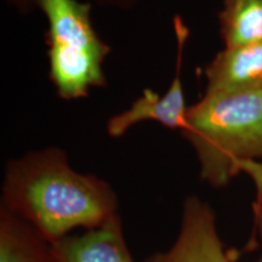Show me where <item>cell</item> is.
<instances>
[{
    "label": "cell",
    "mask_w": 262,
    "mask_h": 262,
    "mask_svg": "<svg viewBox=\"0 0 262 262\" xmlns=\"http://www.w3.org/2000/svg\"><path fill=\"white\" fill-rule=\"evenodd\" d=\"M2 206L27 221L49 243L106 225L118 212L116 192L94 173L71 166L56 147L10 160L2 186Z\"/></svg>",
    "instance_id": "1"
},
{
    "label": "cell",
    "mask_w": 262,
    "mask_h": 262,
    "mask_svg": "<svg viewBox=\"0 0 262 262\" xmlns=\"http://www.w3.org/2000/svg\"><path fill=\"white\" fill-rule=\"evenodd\" d=\"M181 134L211 187H226L241 172L253 175L262 166V90L204 94L188 108Z\"/></svg>",
    "instance_id": "2"
},
{
    "label": "cell",
    "mask_w": 262,
    "mask_h": 262,
    "mask_svg": "<svg viewBox=\"0 0 262 262\" xmlns=\"http://www.w3.org/2000/svg\"><path fill=\"white\" fill-rule=\"evenodd\" d=\"M48 19L50 78L66 100L86 96L106 84L103 64L111 49L91 21V5L78 0H34Z\"/></svg>",
    "instance_id": "3"
},
{
    "label": "cell",
    "mask_w": 262,
    "mask_h": 262,
    "mask_svg": "<svg viewBox=\"0 0 262 262\" xmlns=\"http://www.w3.org/2000/svg\"><path fill=\"white\" fill-rule=\"evenodd\" d=\"M173 26L178 41V54L175 75L171 85L163 95H159L152 89H146L127 110L111 118L107 123V133L110 136L122 137L133 126L148 120L162 124L169 129L180 130V133L185 126L189 107L186 104L183 90L182 61L185 44L188 38V29L180 16H176L173 19Z\"/></svg>",
    "instance_id": "4"
},
{
    "label": "cell",
    "mask_w": 262,
    "mask_h": 262,
    "mask_svg": "<svg viewBox=\"0 0 262 262\" xmlns=\"http://www.w3.org/2000/svg\"><path fill=\"white\" fill-rule=\"evenodd\" d=\"M145 262H233L219 234L211 205L198 195H188L182 206L179 233L169 249Z\"/></svg>",
    "instance_id": "5"
},
{
    "label": "cell",
    "mask_w": 262,
    "mask_h": 262,
    "mask_svg": "<svg viewBox=\"0 0 262 262\" xmlns=\"http://www.w3.org/2000/svg\"><path fill=\"white\" fill-rule=\"evenodd\" d=\"M205 95L262 90V41L225 48L205 67Z\"/></svg>",
    "instance_id": "6"
},
{
    "label": "cell",
    "mask_w": 262,
    "mask_h": 262,
    "mask_svg": "<svg viewBox=\"0 0 262 262\" xmlns=\"http://www.w3.org/2000/svg\"><path fill=\"white\" fill-rule=\"evenodd\" d=\"M51 255L54 262H135L119 215L101 227L55 242Z\"/></svg>",
    "instance_id": "7"
},
{
    "label": "cell",
    "mask_w": 262,
    "mask_h": 262,
    "mask_svg": "<svg viewBox=\"0 0 262 262\" xmlns=\"http://www.w3.org/2000/svg\"><path fill=\"white\" fill-rule=\"evenodd\" d=\"M0 262H54L51 243L4 206H0Z\"/></svg>",
    "instance_id": "8"
},
{
    "label": "cell",
    "mask_w": 262,
    "mask_h": 262,
    "mask_svg": "<svg viewBox=\"0 0 262 262\" xmlns=\"http://www.w3.org/2000/svg\"><path fill=\"white\" fill-rule=\"evenodd\" d=\"M219 24L225 48L262 41V0H224Z\"/></svg>",
    "instance_id": "9"
},
{
    "label": "cell",
    "mask_w": 262,
    "mask_h": 262,
    "mask_svg": "<svg viewBox=\"0 0 262 262\" xmlns=\"http://www.w3.org/2000/svg\"><path fill=\"white\" fill-rule=\"evenodd\" d=\"M254 215H255V225H256L258 237L261 241V254L255 262H262V210L257 206H254Z\"/></svg>",
    "instance_id": "10"
},
{
    "label": "cell",
    "mask_w": 262,
    "mask_h": 262,
    "mask_svg": "<svg viewBox=\"0 0 262 262\" xmlns=\"http://www.w3.org/2000/svg\"><path fill=\"white\" fill-rule=\"evenodd\" d=\"M12 2L16 3L18 6H22V8H25V9L34 5V0H12Z\"/></svg>",
    "instance_id": "11"
},
{
    "label": "cell",
    "mask_w": 262,
    "mask_h": 262,
    "mask_svg": "<svg viewBox=\"0 0 262 262\" xmlns=\"http://www.w3.org/2000/svg\"><path fill=\"white\" fill-rule=\"evenodd\" d=\"M254 206H257L262 210V185L257 186V199L254 203Z\"/></svg>",
    "instance_id": "12"
}]
</instances>
